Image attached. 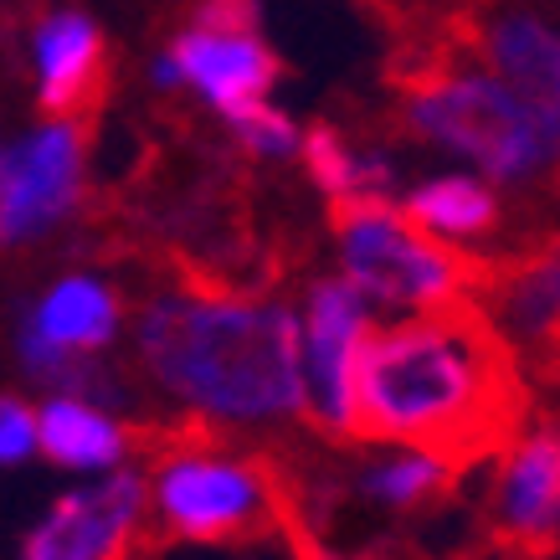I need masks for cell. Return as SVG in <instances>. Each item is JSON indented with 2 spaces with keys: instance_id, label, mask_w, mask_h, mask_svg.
<instances>
[{
  "instance_id": "1",
  "label": "cell",
  "mask_w": 560,
  "mask_h": 560,
  "mask_svg": "<svg viewBox=\"0 0 560 560\" xmlns=\"http://www.w3.org/2000/svg\"><path fill=\"white\" fill-rule=\"evenodd\" d=\"M535 386L474 299L365 329L350 360L345 432L371 447L407 442L453 474L483 468L525 438Z\"/></svg>"
},
{
  "instance_id": "2",
  "label": "cell",
  "mask_w": 560,
  "mask_h": 560,
  "mask_svg": "<svg viewBox=\"0 0 560 560\" xmlns=\"http://www.w3.org/2000/svg\"><path fill=\"white\" fill-rule=\"evenodd\" d=\"M139 360L165 396L217 422L304 411V335L289 304L186 283L139 314Z\"/></svg>"
},
{
  "instance_id": "3",
  "label": "cell",
  "mask_w": 560,
  "mask_h": 560,
  "mask_svg": "<svg viewBox=\"0 0 560 560\" xmlns=\"http://www.w3.org/2000/svg\"><path fill=\"white\" fill-rule=\"evenodd\" d=\"M401 124L422 144L463 154L489 186H545L560 175V135L474 51L427 57L401 78Z\"/></svg>"
},
{
  "instance_id": "4",
  "label": "cell",
  "mask_w": 560,
  "mask_h": 560,
  "mask_svg": "<svg viewBox=\"0 0 560 560\" xmlns=\"http://www.w3.org/2000/svg\"><path fill=\"white\" fill-rule=\"evenodd\" d=\"M329 226L340 237L345 278L386 308L422 314V308L474 299L483 283V257L447 247L390 201H335Z\"/></svg>"
},
{
  "instance_id": "5",
  "label": "cell",
  "mask_w": 560,
  "mask_h": 560,
  "mask_svg": "<svg viewBox=\"0 0 560 560\" xmlns=\"http://www.w3.org/2000/svg\"><path fill=\"white\" fill-rule=\"evenodd\" d=\"M88 124L47 119L36 135L0 150V247L32 242L68 221L83 201Z\"/></svg>"
},
{
  "instance_id": "6",
  "label": "cell",
  "mask_w": 560,
  "mask_h": 560,
  "mask_svg": "<svg viewBox=\"0 0 560 560\" xmlns=\"http://www.w3.org/2000/svg\"><path fill=\"white\" fill-rule=\"evenodd\" d=\"M160 93H201L206 108H217L232 124L237 114L268 103V93L283 78L278 51L262 42V32H217V26H180L171 47L154 57L150 68Z\"/></svg>"
},
{
  "instance_id": "7",
  "label": "cell",
  "mask_w": 560,
  "mask_h": 560,
  "mask_svg": "<svg viewBox=\"0 0 560 560\" xmlns=\"http://www.w3.org/2000/svg\"><path fill=\"white\" fill-rule=\"evenodd\" d=\"M483 525L489 545L510 560H550L560 550V427L525 432L499 453Z\"/></svg>"
},
{
  "instance_id": "8",
  "label": "cell",
  "mask_w": 560,
  "mask_h": 560,
  "mask_svg": "<svg viewBox=\"0 0 560 560\" xmlns=\"http://www.w3.org/2000/svg\"><path fill=\"white\" fill-rule=\"evenodd\" d=\"M144 520V474L119 468L93 489L62 493L26 535L21 560H135Z\"/></svg>"
},
{
  "instance_id": "9",
  "label": "cell",
  "mask_w": 560,
  "mask_h": 560,
  "mask_svg": "<svg viewBox=\"0 0 560 560\" xmlns=\"http://www.w3.org/2000/svg\"><path fill=\"white\" fill-rule=\"evenodd\" d=\"M468 51L560 135V26L535 5H483Z\"/></svg>"
},
{
  "instance_id": "10",
  "label": "cell",
  "mask_w": 560,
  "mask_h": 560,
  "mask_svg": "<svg viewBox=\"0 0 560 560\" xmlns=\"http://www.w3.org/2000/svg\"><path fill=\"white\" fill-rule=\"evenodd\" d=\"M474 304L510 340L514 355L525 350L520 365L540 360L550 345H560V237H540L504 262H483Z\"/></svg>"
},
{
  "instance_id": "11",
  "label": "cell",
  "mask_w": 560,
  "mask_h": 560,
  "mask_svg": "<svg viewBox=\"0 0 560 560\" xmlns=\"http://www.w3.org/2000/svg\"><path fill=\"white\" fill-rule=\"evenodd\" d=\"M365 319V293L350 278H319L308 289L304 319V422L319 432H345V396H350V360H355Z\"/></svg>"
},
{
  "instance_id": "12",
  "label": "cell",
  "mask_w": 560,
  "mask_h": 560,
  "mask_svg": "<svg viewBox=\"0 0 560 560\" xmlns=\"http://www.w3.org/2000/svg\"><path fill=\"white\" fill-rule=\"evenodd\" d=\"M32 68H36V103L47 119L93 124L108 93V47L98 21L57 5L32 26Z\"/></svg>"
},
{
  "instance_id": "13",
  "label": "cell",
  "mask_w": 560,
  "mask_h": 560,
  "mask_svg": "<svg viewBox=\"0 0 560 560\" xmlns=\"http://www.w3.org/2000/svg\"><path fill=\"white\" fill-rule=\"evenodd\" d=\"M114 329H119V299L108 283L88 278V272L51 283L47 299L21 324V335H32L51 350H68V355H98L114 340Z\"/></svg>"
},
{
  "instance_id": "14",
  "label": "cell",
  "mask_w": 560,
  "mask_h": 560,
  "mask_svg": "<svg viewBox=\"0 0 560 560\" xmlns=\"http://www.w3.org/2000/svg\"><path fill=\"white\" fill-rule=\"evenodd\" d=\"M299 154H304L314 186L335 201H390L396 186V165L386 150L375 144H350L335 124H314L308 135H299Z\"/></svg>"
},
{
  "instance_id": "15",
  "label": "cell",
  "mask_w": 560,
  "mask_h": 560,
  "mask_svg": "<svg viewBox=\"0 0 560 560\" xmlns=\"http://www.w3.org/2000/svg\"><path fill=\"white\" fill-rule=\"evenodd\" d=\"M36 447L62 468H114L129 453V427L103 417L93 401L47 396V407L36 411Z\"/></svg>"
},
{
  "instance_id": "16",
  "label": "cell",
  "mask_w": 560,
  "mask_h": 560,
  "mask_svg": "<svg viewBox=\"0 0 560 560\" xmlns=\"http://www.w3.org/2000/svg\"><path fill=\"white\" fill-rule=\"evenodd\" d=\"M401 211L432 237L447 242L489 237L499 226V190L489 180H474V175H438V180H422L411 190Z\"/></svg>"
},
{
  "instance_id": "17",
  "label": "cell",
  "mask_w": 560,
  "mask_h": 560,
  "mask_svg": "<svg viewBox=\"0 0 560 560\" xmlns=\"http://www.w3.org/2000/svg\"><path fill=\"white\" fill-rule=\"evenodd\" d=\"M232 135L247 154H262V160H289L299 154V124L283 114V108H272V103H257L247 114L232 119Z\"/></svg>"
},
{
  "instance_id": "18",
  "label": "cell",
  "mask_w": 560,
  "mask_h": 560,
  "mask_svg": "<svg viewBox=\"0 0 560 560\" xmlns=\"http://www.w3.org/2000/svg\"><path fill=\"white\" fill-rule=\"evenodd\" d=\"M36 453V411L16 396H0V468L26 463Z\"/></svg>"
},
{
  "instance_id": "19",
  "label": "cell",
  "mask_w": 560,
  "mask_h": 560,
  "mask_svg": "<svg viewBox=\"0 0 560 560\" xmlns=\"http://www.w3.org/2000/svg\"><path fill=\"white\" fill-rule=\"evenodd\" d=\"M190 26H217V32H262V0H196Z\"/></svg>"
}]
</instances>
